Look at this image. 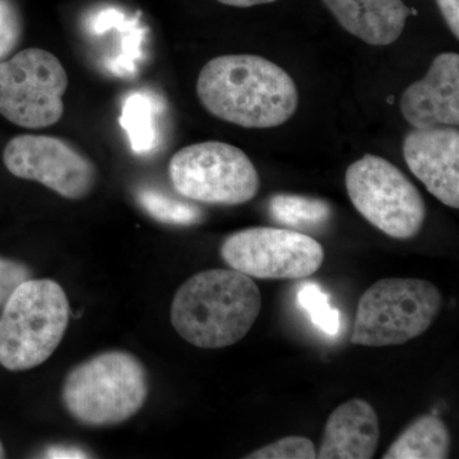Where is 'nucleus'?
Wrapping results in <instances>:
<instances>
[{"instance_id": "f257e3e1", "label": "nucleus", "mask_w": 459, "mask_h": 459, "mask_svg": "<svg viewBox=\"0 0 459 459\" xmlns=\"http://www.w3.org/2000/svg\"><path fill=\"white\" fill-rule=\"evenodd\" d=\"M197 96L208 113L241 128H276L299 107L291 75L252 54L213 57L199 72Z\"/></svg>"}, {"instance_id": "f03ea898", "label": "nucleus", "mask_w": 459, "mask_h": 459, "mask_svg": "<svg viewBox=\"0 0 459 459\" xmlns=\"http://www.w3.org/2000/svg\"><path fill=\"white\" fill-rule=\"evenodd\" d=\"M262 309V295L252 277L230 268L190 277L172 299V327L199 349L217 350L243 340Z\"/></svg>"}, {"instance_id": "7ed1b4c3", "label": "nucleus", "mask_w": 459, "mask_h": 459, "mask_svg": "<svg viewBox=\"0 0 459 459\" xmlns=\"http://www.w3.org/2000/svg\"><path fill=\"white\" fill-rule=\"evenodd\" d=\"M148 377L128 351H107L81 362L63 385L66 412L90 428L113 427L133 418L146 403Z\"/></svg>"}, {"instance_id": "20e7f679", "label": "nucleus", "mask_w": 459, "mask_h": 459, "mask_svg": "<svg viewBox=\"0 0 459 459\" xmlns=\"http://www.w3.org/2000/svg\"><path fill=\"white\" fill-rule=\"evenodd\" d=\"M71 307L65 289L53 280H29L0 314V365L25 371L56 352L68 327Z\"/></svg>"}, {"instance_id": "39448f33", "label": "nucleus", "mask_w": 459, "mask_h": 459, "mask_svg": "<svg viewBox=\"0 0 459 459\" xmlns=\"http://www.w3.org/2000/svg\"><path fill=\"white\" fill-rule=\"evenodd\" d=\"M443 304L442 292L430 281H377L359 301L351 342L370 347L409 342L431 327Z\"/></svg>"}, {"instance_id": "423d86ee", "label": "nucleus", "mask_w": 459, "mask_h": 459, "mask_svg": "<svg viewBox=\"0 0 459 459\" xmlns=\"http://www.w3.org/2000/svg\"><path fill=\"white\" fill-rule=\"evenodd\" d=\"M344 184L353 207L389 238L409 240L421 231L427 219L424 198L388 160L361 157L347 169Z\"/></svg>"}, {"instance_id": "0eeeda50", "label": "nucleus", "mask_w": 459, "mask_h": 459, "mask_svg": "<svg viewBox=\"0 0 459 459\" xmlns=\"http://www.w3.org/2000/svg\"><path fill=\"white\" fill-rule=\"evenodd\" d=\"M169 177L184 198L207 204H247L261 186L258 171L247 153L217 141L181 148L169 162Z\"/></svg>"}, {"instance_id": "6e6552de", "label": "nucleus", "mask_w": 459, "mask_h": 459, "mask_svg": "<svg viewBox=\"0 0 459 459\" xmlns=\"http://www.w3.org/2000/svg\"><path fill=\"white\" fill-rule=\"evenodd\" d=\"M66 89L65 65L50 51L31 48L0 63V115L21 128L56 126Z\"/></svg>"}, {"instance_id": "1a4fd4ad", "label": "nucleus", "mask_w": 459, "mask_h": 459, "mask_svg": "<svg viewBox=\"0 0 459 459\" xmlns=\"http://www.w3.org/2000/svg\"><path fill=\"white\" fill-rule=\"evenodd\" d=\"M220 255L232 270L259 280L307 279L325 261L316 238L291 229L240 230L223 240Z\"/></svg>"}, {"instance_id": "9d476101", "label": "nucleus", "mask_w": 459, "mask_h": 459, "mask_svg": "<svg viewBox=\"0 0 459 459\" xmlns=\"http://www.w3.org/2000/svg\"><path fill=\"white\" fill-rule=\"evenodd\" d=\"M3 162L13 177L40 183L71 201L86 198L98 181L89 157L51 135H16L3 151Z\"/></svg>"}, {"instance_id": "9b49d317", "label": "nucleus", "mask_w": 459, "mask_h": 459, "mask_svg": "<svg viewBox=\"0 0 459 459\" xmlns=\"http://www.w3.org/2000/svg\"><path fill=\"white\" fill-rule=\"evenodd\" d=\"M411 172L443 204L459 208V132L455 126L413 129L403 141Z\"/></svg>"}, {"instance_id": "f8f14e48", "label": "nucleus", "mask_w": 459, "mask_h": 459, "mask_svg": "<svg viewBox=\"0 0 459 459\" xmlns=\"http://www.w3.org/2000/svg\"><path fill=\"white\" fill-rule=\"evenodd\" d=\"M402 117L413 129L457 126L459 124V56L435 57L427 75L402 93Z\"/></svg>"}, {"instance_id": "ddd939ff", "label": "nucleus", "mask_w": 459, "mask_h": 459, "mask_svg": "<svg viewBox=\"0 0 459 459\" xmlns=\"http://www.w3.org/2000/svg\"><path fill=\"white\" fill-rule=\"evenodd\" d=\"M380 425L369 402L355 400L338 406L325 424L319 459H370L379 444Z\"/></svg>"}, {"instance_id": "4468645a", "label": "nucleus", "mask_w": 459, "mask_h": 459, "mask_svg": "<svg viewBox=\"0 0 459 459\" xmlns=\"http://www.w3.org/2000/svg\"><path fill=\"white\" fill-rule=\"evenodd\" d=\"M337 22L355 38L385 47L401 38L411 9L403 0H323Z\"/></svg>"}, {"instance_id": "2eb2a0df", "label": "nucleus", "mask_w": 459, "mask_h": 459, "mask_svg": "<svg viewBox=\"0 0 459 459\" xmlns=\"http://www.w3.org/2000/svg\"><path fill=\"white\" fill-rule=\"evenodd\" d=\"M451 443V434L442 420L424 415L392 443L383 458L446 459L449 457Z\"/></svg>"}, {"instance_id": "dca6fc26", "label": "nucleus", "mask_w": 459, "mask_h": 459, "mask_svg": "<svg viewBox=\"0 0 459 459\" xmlns=\"http://www.w3.org/2000/svg\"><path fill=\"white\" fill-rule=\"evenodd\" d=\"M268 211L273 221L295 231L318 229L331 219V205L318 198L296 195H276Z\"/></svg>"}, {"instance_id": "f3484780", "label": "nucleus", "mask_w": 459, "mask_h": 459, "mask_svg": "<svg viewBox=\"0 0 459 459\" xmlns=\"http://www.w3.org/2000/svg\"><path fill=\"white\" fill-rule=\"evenodd\" d=\"M144 93L134 92L124 102L120 123L128 133L133 150L146 153L155 144V128L152 123V107Z\"/></svg>"}, {"instance_id": "a211bd4d", "label": "nucleus", "mask_w": 459, "mask_h": 459, "mask_svg": "<svg viewBox=\"0 0 459 459\" xmlns=\"http://www.w3.org/2000/svg\"><path fill=\"white\" fill-rule=\"evenodd\" d=\"M138 202L152 219L170 225H195L204 217L202 211L195 205L177 201L157 190H141Z\"/></svg>"}, {"instance_id": "6ab92c4d", "label": "nucleus", "mask_w": 459, "mask_h": 459, "mask_svg": "<svg viewBox=\"0 0 459 459\" xmlns=\"http://www.w3.org/2000/svg\"><path fill=\"white\" fill-rule=\"evenodd\" d=\"M299 304L309 314L314 325L328 336H336L341 329V314L329 305L328 296L316 283H304L298 295Z\"/></svg>"}, {"instance_id": "aec40b11", "label": "nucleus", "mask_w": 459, "mask_h": 459, "mask_svg": "<svg viewBox=\"0 0 459 459\" xmlns=\"http://www.w3.org/2000/svg\"><path fill=\"white\" fill-rule=\"evenodd\" d=\"M23 38V18L14 0H0V63L20 47Z\"/></svg>"}, {"instance_id": "412c9836", "label": "nucleus", "mask_w": 459, "mask_h": 459, "mask_svg": "<svg viewBox=\"0 0 459 459\" xmlns=\"http://www.w3.org/2000/svg\"><path fill=\"white\" fill-rule=\"evenodd\" d=\"M247 459H314L316 446L304 437H287L246 455Z\"/></svg>"}, {"instance_id": "4be33fe9", "label": "nucleus", "mask_w": 459, "mask_h": 459, "mask_svg": "<svg viewBox=\"0 0 459 459\" xmlns=\"http://www.w3.org/2000/svg\"><path fill=\"white\" fill-rule=\"evenodd\" d=\"M32 272L25 263L0 256V309L18 287L31 280Z\"/></svg>"}, {"instance_id": "5701e85b", "label": "nucleus", "mask_w": 459, "mask_h": 459, "mask_svg": "<svg viewBox=\"0 0 459 459\" xmlns=\"http://www.w3.org/2000/svg\"><path fill=\"white\" fill-rule=\"evenodd\" d=\"M437 8L455 39H459V0H437Z\"/></svg>"}, {"instance_id": "b1692460", "label": "nucleus", "mask_w": 459, "mask_h": 459, "mask_svg": "<svg viewBox=\"0 0 459 459\" xmlns=\"http://www.w3.org/2000/svg\"><path fill=\"white\" fill-rule=\"evenodd\" d=\"M45 458H90V455L82 449L75 448V446H50L45 452Z\"/></svg>"}, {"instance_id": "393cba45", "label": "nucleus", "mask_w": 459, "mask_h": 459, "mask_svg": "<svg viewBox=\"0 0 459 459\" xmlns=\"http://www.w3.org/2000/svg\"><path fill=\"white\" fill-rule=\"evenodd\" d=\"M223 5L237 8H250L255 5L268 4V3H274L277 0H216Z\"/></svg>"}, {"instance_id": "a878e982", "label": "nucleus", "mask_w": 459, "mask_h": 459, "mask_svg": "<svg viewBox=\"0 0 459 459\" xmlns=\"http://www.w3.org/2000/svg\"><path fill=\"white\" fill-rule=\"evenodd\" d=\"M5 458V449L4 446H3L2 440H0V459Z\"/></svg>"}]
</instances>
